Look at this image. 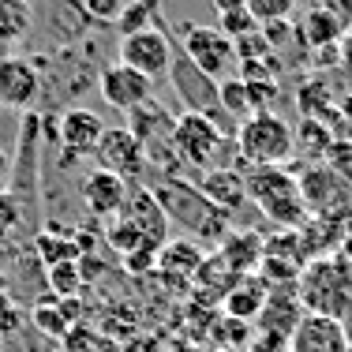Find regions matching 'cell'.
Wrapping results in <instances>:
<instances>
[{
    "label": "cell",
    "mask_w": 352,
    "mask_h": 352,
    "mask_svg": "<svg viewBox=\"0 0 352 352\" xmlns=\"http://www.w3.org/2000/svg\"><path fill=\"white\" fill-rule=\"evenodd\" d=\"M214 8H217V15H229V12H244L248 0H214Z\"/></svg>",
    "instance_id": "f35d334b"
},
{
    "label": "cell",
    "mask_w": 352,
    "mask_h": 352,
    "mask_svg": "<svg viewBox=\"0 0 352 352\" xmlns=\"http://www.w3.org/2000/svg\"><path fill=\"white\" fill-rule=\"evenodd\" d=\"M345 30H349V23H345V19H338V15H333L326 4H318L315 12L304 19V38L311 41V45H318V49L338 45V41L345 38Z\"/></svg>",
    "instance_id": "cb8c5ba5"
},
{
    "label": "cell",
    "mask_w": 352,
    "mask_h": 352,
    "mask_svg": "<svg viewBox=\"0 0 352 352\" xmlns=\"http://www.w3.org/2000/svg\"><path fill=\"white\" fill-rule=\"evenodd\" d=\"M225 135L214 124V116L203 113H184L173 124V157L176 165H188V169H214V157L221 154Z\"/></svg>",
    "instance_id": "5b68a950"
},
{
    "label": "cell",
    "mask_w": 352,
    "mask_h": 352,
    "mask_svg": "<svg viewBox=\"0 0 352 352\" xmlns=\"http://www.w3.org/2000/svg\"><path fill=\"white\" fill-rule=\"evenodd\" d=\"M34 251H38L41 263H45V270L49 266H60V263H72V258H82L79 244L68 240V236H60V232H41V236L34 240Z\"/></svg>",
    "instance_id": "d4e9b609"
},
{
    "label": "cell",
    "mask_w": 352,
    "mask_h": 352,
    "mask_svg": "<svg viewBox=\"0 0 352 352\" xmlns=\"http://www.w3.org/2000/svg\"><path fill=\"white\" fill-rule=\"evenodd\" d=\"M169 82H173L176 94L184 98L188 113H203V116H210L214 109H221V102H217V82H214V79H206V75L199 72L184 53H176V56H173Z\"/></svg>",
    "instance_id": "4fadbf2b"
},
{
    "label": "cell",
    "mask_w": 352,
    "mask_h": 352,
    "mask_svg": "<svg viewBox=\"0 0 352 352\" xmlns=\"http://www.w3.org/2000/svg\"><path fill=\"white\" fill-rule=\"evenodd\" d=\"M244 87H248L251 116H255V113H274V102H278V82H274V79H244Z\"/></svg>",
    "instance_id": "4dcf8cb0"
},
{
    "label": "cell",
    "mask_w": 352,
    "mask_h": 352,
    "mask_svg": "<svg viewBox=\"0 0 352 352\" xmlns=\"http://www.w3.org/2000/svg\"><path fill=\"white\" fill-rule=\"evenodd\" d=\"M203 191V199L210 206H217L221 214H236L248 203V180L236 169H206L195 184Z\"/></svg>",
    "instance_id": "ffe728a7"
},
{
    "label": "cell",
    "mask_w": 352,
    "mask_h": 352,
    "mask_svg": "<svg viewBox=\"0 0 352 352\" xmlns=\"http://www.w3.org/2000/svg\"><path fill=\"white\" fill-rule=\"evenodd\" d=\"M341 56H345V64H352V27L345 30V38H341Z\"/></svg>",
    "instance_id": "ab89813d"
},
{
    "label": "cell",
    "mask_w": 352,
    "mask_h": 352,
    "mask_svg": "<svg viewBox=\"0 0 352 352\" xmlns=\"http://www.w3.org/2000/svg\"><path fill=\"white\" fill-rule=\"evenodd\" d=\"M56 135H60V146L68 157H87L98 150V142L105 135V124H102V116L90 113V109H68V113L60 116Z\"/></svg>",
    "instance_id": "9a60e30c"
},
{
    "label": "cell",
    "mask_w": 352,
    "mask_h": 352,
    "mask_svg": "<svg viewBox=\"0 0 352 352\" xmlns=\"http://www.w3.org/2000/svg\"><path fill=\"white\" fill-rule=\"evenodd\" d=\"M30 30V4L27 0H0V41H19Z\"/></svg>",
    "instance_id": "484cf974"
},
{
    "label": "cell",
    "mask_w": 352,
    "mask_h": 352,
    "mask_svg": "<svg viewBox=\"0 0 352 352\" xmlns=\"http://www.w3.org/2000/svg\"><path fill=\"white\" fill-rule=\"evenodd\" d=\"M124 270L131 274V278H139V274H157V251H131V255H124Z\"/></svg>",
    "instance_id": "e575fe53"
},
{
    "label": "cell",
    "mask_w": 352,
    "mask_h": 352,
    "mask_svg": "<svg viewBox=\"0 0 352 352\" xmlns=\"http://www.w3.org/2000/svg\"><path fill=\"white\" fill-rule=\"evenodd\" d=\"M128 124H131V135L139 139L142 154H146V165L150 162H157V165L176 162L173 157V124H176V116H169V109H162L157 102H146V105H139L135 113H128Z\"/></svg>",
    "instance_id": "30bf717a"
},
{
    "label": "cell",
    "mask_w": 352,
    "mask_h": 352,
    "mask_svg": "<svg viewBox=\"0 0 352 352\" xmlns=\"http://www.w3.org/2000/svg\"><path fill=\"white\" fill-rule=\"evenodd\" d=\"M289 352H349L345 322L326 315H304V322L289 338Z\"/></svg>",
    "instance_id": "e0dca14e"
},
{
    "label": "cell",
    "mask_w": 352,
    "mask_h": 352,
    "mask_svg": "<svg viewBox=\"0 0 352 352\" xmlns=\"http://www.w3.org/2000/svg\"><path fill=\"white\" fill-rule=\"evenodd\" d=\"M248 180V199L263 210V217H270L274 225L289 232H300L311 214H307L304 199H300V184L285 165H270V169H255Z\"/></svg>",
    "instance_id": "3957f363"
},
{
    "label": "cell",
    "mask_w": 352,
    "mask_h": 352,
    "mask_svg": "<svg viewBox=\"0 0 352 352\" xmlns=\"http://www.w3.org/2000/svg\"><path fill=\"white\" fill-rule=\"evenodd\" d=\"M157 0H139L135 8H124L120 12V34H135V30H146V27H157Z\"/></svg>",
    "instance_id": "f1b7e54d"
},
{
    "label": "cell",
    "mask_w": 352,
    "mask_h": 352,
    "mask_svg": "<svg viewBox=\"0 0 352 352\" xmlns=\"http://www.w3.org/2000/svg\"><path fill=\"white\" fill-rule=\"evenodd\" d=\"M345 345H349V352H352V315H349V326H345Z\"/></svg>",
    "instance_id": "b9f144b4"
},
{
    "label": "cell",
    "mask_w": 352,
    "mask_h": 352,
    "mask_svg": "<svg viewBox=\"0 0 352 352\" xmlns=\"http://www.w3.org/2000/svg\"><path fill=\"white\" fill-rule=\"evenodd\" d=\"M322 165H326V169H330L333 176H338L341 184H349V188H352V142L333 139V146L326 150Z\"/></svg>",
    "instance_id": "1f68e13d"
},
{
    "label": "cell",
    "mask_w": 352,
    "mask_h": 352,
    "mask_svg": "<svg viewBox=\"0 0 352 352\" xmlns=\"http://www.w3.org/2000/svg\"><path fill=\"white\" fill-rule=\"evenodd\" d=\"M116 217L135 229V236L142 240V248L162 251L165 244H169V229H173V225H169V217H165L162 203H157V195L150 188H128L124 210Z\"/></svg>",
    "instance_id": "9c48e42d"
},
{
    "label": "cell",
    "mask_w": 352,
    "mask_h": 352,
    "mask_svg": "<svg viewBox=\"0 0 352 352\" xmlns=\"http://www.w3.org/2000/svg\"><path fill=\"white\" fill-rule=\"evenodd\" d=\"M173 56H176V45H173L169 30H162V27H146V30H135V34L120 38V64L146 75L150 82L169 75Z\"/></svg>",
    "instance_id": "52a82bcc"
},
{
    "label": "cell",
    "mask_w": 352,
    "mask_h": 352,
    "mask_svg": "<svg viewBox=\"0 0 352 352\" xmlns=\"http://www.w3.org/2000/svg\"><path fill=\"white\" fill-rule=\"evenodd\" d=\"M244 352H289V341L270 338V333H258V338H251V345Z\"/></svg>",
    "instance_id": "74e56055"
},
{
    "label": "cell",
    "mask_w": 352,
    "mask_h": 352,
    "mask_svg": "<svg viewBox=\"0 0 352 352\" xmlns=\"http://www.w3.org/2000/svg\"><path fill=\"white\" fill-rule=\"evenodd\" d=\"M150 191L157 195V203H162L169 225L176 221L184 232H188V240H195V244L221 248L225 236L232 232L229 214H221L217 206H210L203 199V191H199L191 180H184V176H165V180L157 184V188H150Z\"/></svg>",
    "instance_id": "6da1fadb"
},
{
    "label": "cell",
    "mask_w": 352,
    "mask_h": 352,
    "mask_svg": "<svg viewBox=\"0 0 352 352\" xmlns=\"http://www.w3.org/2000/svg\"><path fill=\"white\" fill-rule=\"evenodd\" d=\"M41 90V75L23 56H0V105L8 109H27L34 105Z\"/></svg>",
    "instance_id": "5bb4252c"
},
{
    "label": "cell",
    "mask_w": 352,
    "mask_h": 352,
    "mask_svg": "<svg viewBox=\"0 0 352 352\" xmlns=\"http://www.w3.org/2000/svg\"><path fill=\"white\" fill-rule=\"evenodd\" d=\"M180 53L195 64L206 79L225 82L232 75H240V60H236V45H232L229 34H221L217 27H188L180 41Z\"/></svg>",
    "instance_id": "8992f818"
},
{
    "label": "cell",
    "mask_w": 352,
    "mask_h": 352,
    "mask_svg": "<svg viewBox=\"0 0 352 352\" xmlns=\"http://www.w3.org/2000/svg\"><path fill=\"white\" fill-rule=\"evenodd\" d=\"M248 326H251V322H240V318L221 315V318H217V322L210 326V333H217V345H229V349H248V345H251Z\"/></svg>",
    "instance_id": "f546056e"
},
{
    "label": "cell",
    "mask_w": 352,
    "mask_h": 352,
    "mask_svg": "<svg viewBox=\"0 0 352 352\" xmlns=\"http://www.w3.org/2000/svg\"><path fill=\"white\" fill-rule=\"evenodd\" d=\"M4 176H8V154L0 150V180H4Z\"/></svg>",
    "instance_id": "60d3db41"
},
{
    "label": "cell",
    "mask_w": 352,
    "mask_h": 352,
    "mask_svg": "<svg viewBox=\"0 0 352 352\" xmlns=\"http://www.w3.org/2000/svg\"><path fill=\"white\" fill-rule=\"evenodd\" d=\"M217 102H221V109H229L232 116H251V105H248V87L240 75H232V79L217 82Z\"/></svg>",
    "instance_id": "83f0119b"
},
{
    "label": "cell",
    "mask_w": 352,
    "mask_h": 352,
    "mask_svg": "<svg viewBox=\"0 0 352 352\" xmlns=\"http://www.w3.org/2000/svg\"><path fill=\"white\" fill-rule=\"evenodd\" d=\"M15 225H19V199H15L12 191L0 188V236L12 232Z\"/></svg>",
    "instance_id": "8d00e7d4"
},
{
    "label": "cell",
    "mask_w": 352,
    "mask_h": 352,
    "mask_svg": "<svg viewBox=\"0 0 352 352\" xmlns=\"http://www.w3.org/2000/svg\"><path fill=\"white\" fill-rule=\"evenodd\" d=\"M124 199H128V184H124L120 176L105 173V169H94L82 180V206L94 217L113 221V217L124 210Z\"/></svg>",
    "instance_id": "ac0fdd59"
},
{
    "label": "cell",
    "mask_w": 352,
    "mask_h": 352,
    "mask_svg": "<svg viewBox=\"0 0 352 352\" xmlns=\"http://www.w3.org/2000/svg\"><path fill=\"white\" fill-rule=\"evenodd\" d=\"M266 296H270V289L263 285V278L258 274H244V278L232 281V289L225 292L221 307L229 318H240V322H255L258 311H263Z\"/></svg>",
    "instance_id": "44dd1931"
},
{
    "label": "cell",
    "mask_w": 352,
    "mask_h": 352,
    "mask_svg": "<svg viewBox=\"0 0 352 352\" xmlns=\"http://www.w3.org/2000/svg\"><path fill=\"white\" fill-rule=\"evenodd\" d=\"M296 8V0H248V12L258 23H274V19H289V12Z\"/></svg>",
    "instance_id": "836d02e7"
},
{
    "label": "cell",
    "mask_w": 352,
    "mask_h": 352,
    "mask_svg": "<svg viewBox=\"0 0 352 352\" xmlns=\"http://www.w3.org/2000/svg\"><path fill=\"white\" fill-rule=\"evenodd\" d=\"M98 94L105 105L120 109V113H135L139 105L154 102V82L128 64H109L98 75Z\"/></svg>",
    "instance_id": "8fae6325"
},
{
    "label": "cell",
    "mask_w": 352,
    "mask_h": 352,
    "mask_svg": "<svg viewBox=\"0 0 352 352\" xmlns=\"http://www.w3.org/2000/svg\"><path fill=\"white\" fill-rule=\"evenodd\" d=\"M34 326L41 333H53V338H68V315L60 304H49V300L34 307Z\"/></svg>",
    "instance_id": "d6a6232c"
},
{
    "label": "cell",
    "mask_w": 352,
    "mask_h": 352,
    "mask_svg": "<svg viewBox=\"0 0 352 352\" xmlns=\"http://www.w3.org/2000/svg\"><path fill=\"white\" fill-rule=\"evenodd\" d=\"M49 285L60 300H75V292L82 289V258H72V263L49 266Z\"/></svg>",
    "instance_id": "4316f807"
},
{
    "label": "cell",
    "mask_w": 352,
    "mask_h": 352,
    "mask_svg": "<svg viewBox=\"0 0 352 352\" xmlns=\"http://www.w3.org/2000/svg\"><path fill=\"white\" fill-rule=\"evenodd\" d=\"M333 131L330 124H318V120H300L292 128V157H307L311 165H318L326 157V150L333 146Z\"/></svg>",
    "instance_id": "603a6c76"
},
{
    "label": "cell",
    "mask_w": 352,
    "mask_h": 352,
    "mask_svg": "<svg viewBox=\"0 0 352 352\" xmlns=\"http://www.w3.org/2000/svg\"><path fill=\"white\" fill-rule=\"evenodd\" d=\"M304 304H300L296 292H270L263 304V311H258V333H270V338H281L289 341L292 333H296V326L304 322Z\"/></svg>",
    "instance_id": "d6986e66"
},
{
    "label": "cell",
    "mask_w": 352,
    "mask_h": 352,
    "mask_svg": "<svg viewBox=\"0 0 352 352\" xmlns=\"http://www.w3.org/2000/svg\"><path fill=\"white\" fill-rule=\"evenodd\" d=\"M296 296L307 315H326L345 322L352 315V263L341 251L333 255H315L304 263L296 281Z\"/></svg>",
    "instance_id": "7a4b0ae2"
},
{
    "label": "cell",
    "mask_w": 352,
    "mask_h": 352,
    "mask_svg": "<svg viewBox=\"0 0 352 352\" xmlns=\"http://www.w3.org/2000/svg\"><path fill=\"white\" fill-rule=\"evenodd\" d=\"M263 244L266 240H258L255 232H229L225 244L217 248V255L225 258V266L232 274H255L258 263H263Z\"/></svg>",
    "instance_id": "7402d4cb"
},
{
    "label": "cell",
    "mask_w": 352,
    "mask_h": 352,
    "mask_svg": "<svg viewBox=\"0 0 352 352\" xmlns=\"http://www.w3.org/2000/svg\"><path fill=\"white\" fill-rule=\"evenodd\" d=\"M79 8L90 15V19H120L124 12V0H79Z\"/></svg>",
    "instance_id": "d590c367"
},
{
    "label": "cell",
    "mask_w": 352,
    "mask_h": 352,
    "mask_svg": "<svg viewBox=\"0 0 352 352\" xmlns=\"http://www.w3.org/2000/svg\"><path fill=\"white\" fill-rule=\"evenodd\" d=\"M203 258H206V251L199 248L195 240H169V244L157 251V274L165 278V285L191 289Z\"/></svg>",
    "instance_id": "2e32d148"
},
{
    "label": "cell",
    "mask_w": 352,
    "mask_h": 352,
    "mask_svg": "<svg viewBox=\"0 0 352 352\" xmlns=\"http://www.w3.org/2000/svg\"><path fill=\"white\" fill-rule=\"evenodd\" d=\"M94 157L102 162L98 169L120 176L124 184L139 180L142 169H146V154H142L139 139L131 135V128H105V135H102V142H98Z\"/></svg>",
    "instance_id": "7c38bea8"
},
{
    "label": "cell",
    "mask_w": 352,
    "mask_h": 352,
    "mask_svg": "<svg viewBox=\"0 0 352 352\" xmlns=\"http://www.w3.org/2000/svg\"><path fill=\"white\" fill-rule=\"evenodd\" d=\"M300 199H304L311 217H349L352 214V188L341 184L326 165H307L296 176Z\"/></svg>",
    "instance_id": "ba28073f"
},
{
    "label": "cell",
    "mask_w": 352,
    "mask_h": 352,
    "mask_svg": "<svg viewBox=\"0 0 352 352\" xmlns=\"http://www.w3.org/2000/svg\"><path fill=\"white\" fill-rule=\"evenodd\" d=\"M236 150L255 169H270V165L292 162V124L278 113L248 116L236 131Z\"/></svg>",
    "instance_id": "277c9868"
}]
</instances>
